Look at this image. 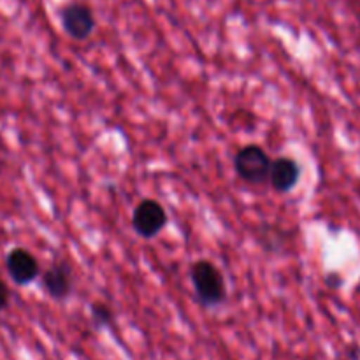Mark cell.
<instances>
[{
  "mask_svg": "<svg viewBox=\"0 0 360 360\" xmlns=\"http://www.w3.org/2000/svg\"><path fill=\"white\" fill-rule=\"evenodd\" d=\"M190 281L195 301L202 308H217L227 299V285L221 271L211 260L199 259L190 267Z\"/></svg>",
  "mask_w": 360,
  "mask_h": 360,
  "instance_id": "1",
  "label": "cell"
},
{
  "mask_svg": "<svg viewBox=\"0 0 360 360\" xmlns=\"http://www.w3.org/2000/svg\"><path fill=\"white\" fill-rule=\"evenodd\" d=\"M273 158L259 144H246L234 155V171L250 185H264L269 181Z\"/></svg>",
  "mask_w": 360,
  "mask_h": 360,
  "instance_id": "2",
  "label": "cell"
},
{
  "mask_svg": "<svg viewBox=\"0 0 360 360\" xmlns=\"http://www.w3.org/2000/svg\"><path fill=\"white\" fill-rule=\"evenodd\" d=\"M167 211L158 200L143 199L132 213V227L143 239H153L167 227Z\"/></svg>",
  "mask_w": 360,
  "mask_h": 360,
  "instance_id": "3",
  "label": "cell"
},
{
  "mask_svg": "<svg viewBox=\"0 0 360 360\" xmlns=\"http://www.w3.org/2000/svg\"><path fill=\"white\" fill-rule=\"evenodd\" d=\"M60 23H62L63 32L74 41H86L97 27L94 11L86 4L81 2L67 4L65 7H62Z\"/></svg>",
  "mask_w": 360,
  "mask_h": 360,
  "instance_id": "4",
  "label": "cell"
},
{
  "mask_svg": "<svg viewBox=\"0 0 360 360\" xmlns=\"http://www.w3.org/2000/svg\"><path fill=\"white\" fill-rule=\"evenodd\" d=\"M6 271L13 283L20 285V287H27V285L34 283L39 276H41V264H39L37 257L27 248H16L9 250L6 255Z\"/></svg>",
  "mask_w": 360,
  "mask_h": 360,
  "instance_id": "5",
  "label": "cell"
},
{
  "mask_svg": "<svg viewBox=\"0 0 360 360\" xmlns=\"http://www.w3.org/2000/svg\"><path fill=\"white\" fill-rule=\"evenodd\" d=\"M41 283L46 294H48L53 301H65V299L72 294V269H70V266L67 262L56 260V262H53L48 269L42 271Z\"/></svg>",
  "mask_w": 360,
  "mask_h": 360,
  "instance_id": "6",
  "label": "cell"
},
{
  "mask_svg": "<svg viewBox=\"0 0 360 360\" xmlns=\"http://www.w3.org/2000/svg\"><path fill=\"white\" fill-rule=\"evenodd\" d=\"M301 179V165L292 157L274 158L269 172V183L278 193H288Z\"/></svg>",
  "mask_w": 360,
  "mask_h": 360,
  "instance_id": "7",
  "label": "cell"
},
{
  "mask_svg": "<svg viewBox=\"0 0 360 360\" xmlns=\"http://www.w3.org/2000/svg\"><path fill=\"white\" fill-rule=\"evenodd\" d=\"M91 322H94L95 329H105L115 322V313L104 302H94L90 308Z\"/></svg>",
  "mask_w": 360,
  "mask_h": 360,
  "instance_id": "8",
  "label": "cell"
},
{
  "mask_svg": "<svg viewBox=\"0 0 360 360\" xmlns=\"http://www.w3.org/2000/svg\"><path fill=\"white\" fill-rule=\"evenodd\" d=\"M11 304V290L9 285L4 281V278L0 276V313L6 311Z\"/></svg>",
  "mask_w": 360,
  "mask_h": 360,
  "instance_id": "9",
  "label": "cell"
}]
</instances>
